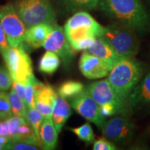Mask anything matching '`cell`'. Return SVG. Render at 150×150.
I'll list each match as a JSON object with an SVG mask.
<instances>
[{
	"label": "cell",
	"instance_id": "cell-1",
	"mask_svg": "<svg viewBox=\"0 0 150 150\" xmlns=\"http://www.w3.org/2000/svg\"><path fill=\"white\" fill-rule=\"evenodd\" d=\"M99 5L106 16L134 31L150 28V16L141 0H100Z\"/></svg>",
	"mask_w": 150,
	"mask_h": 150
},
{
	"label": "cell",
	"instance_id": "cell-2",
	"mask_svg": "<svg viewBox=\"0 0 150 150\" xmlns=\"http://www.w3.org/2000/svg\"><path fill=\"white\" fill-rule=\"evenodd\" d=\"M107 76L118 98L128 108L129 95L142 79V65L134 58H126L112 67Z\"/></svg>",
	"mask_w": 150,
	"mask_h": 150
},
{
	"label": "cell",
	"instance_id": "cell-3",
	"mask_svg": "<svg viewBox=\"0 0 150 150\" xmlns=\"http://www.w3.org/2000/svg\"><path fill=\"white\" fill-rule=\"evenodd\" d=\"M14 8L27 29L39 24L56 23V14L50 0H17Z\"/></svg>",
	"mask_w": 150,
	"mask_h": 150
},
{
	"label": "cell",
	"instance_id": "cell-4",
	"mask_svg": "<svg viewBox=\"0 0 150 150\" xmlns=\"http://www.w3.org/2000/svg\"><path fill=\"white\" fill-rule=\"evenodd\" d=\"M104 31V27L84 11L71 17L64 27L65 37L70 45L86 38L102 36Z\"/></svg>",
	"mask_w": 150,
	"mask_h": 150
},
{
	"label": "cell",
	"instance_id": "cell-5",
	"mask_svg": "<svg viewBox=\"0 0 150 150\" xmlns=\"http://www.w3.org/2000/svg\"><path fill=\"white\" fill-rule=\"evenodd\" d=\"M84 91L97 103L105 117L125 113L127 110L118 98L107 79L93 82Z\"/></svg>",
	"mask_w": 150,
	"mask_h": 150
},
{
	"label": "cell",
	"instance_id": "cell-6",
	"mask_svg": "<svg viewBox=\"0 0 150 150\" xmlns=\"http://www.w3.org/2000/svg\"><path fill=\"white\" fill-rule=\"evenodd\" d=\"M134 30L122 24H110L104 27L102 37L122 55L134 58L139 50V42Z\"/></svg>",
	"mask_w": 150,
	"mask_h": 150
},
{
	"label": "cell",
	"instance_id": "cell-7",
	"mask_svg": "<svg viewBox=\"0 0 150 150\" xmlns=\"http://www.w3.org/2000/svg\"><path fill=\"white\" fill-rule=\"evenodd\" d=\"M1 55L13 81L26 83L33 73L32 62L23 44L18 47L10 46Z\"/></svg>",
	"mask_w": 150,
	"mask_h": 150
},
{
	"label": "cell",
	"instance_id": "cell-8",
	"mask_svg": "<svg viewBox=\"0 0 150 150\" xmlns=\"http://www.w3.org/2000/svg\"><path fill=\"white\" fill-rule=\"evenodd\" d=\"M0 22L9 45L18 47L24 42L27 28L17 14L13 4H8L1 7Z\"/></svg>",
	"mask_w": 150,
	"mask_h": 150
},
{
	"label": "cell",
	"instance_id": "cell-9",
	"mask_svg": "<svg viewBox=\"0 0 150 150\" xmlns=\"http://www.w3.org/2000/svg\"><path fill=\"white\" fill-rule=\"evenodd\" d=\"M70 106L88 121L102 129L106 122V117L102 114L97 103L85 91L70 99Z\"/></svg>",
	"mask_w": 150,
	"mask_h": 150
},
{
	"label": "cell",
	"instance_id": "cell-10",
	"mask_svg": "<svg viewBox=\"0 0 150 150\" xmlns=\"http://www.w3.org/2000/svg\"><path fill=\"white\" fill-rule=\"evenodd\" d=\"M102 130L104 138L112 143L122 145L129 142L132 138L134 125L125 116H117L106 121Z\"/></svg>",
	"mask_w": 150,
	"mask_h": 150
},
{
	"label": "cell",
	"instance_id": "cell-11",
	"mask_svg": "<svg viewBox=\"0 0 150 150\" xmlns=\"http://www.w3.org/2000/svg\"><path fill=\"white\" fill-rule=\"evenodd\" d=\"M42 47L47 51L53 52L60 56L65 65L70 64L74 58V52L67 40L64 29L56 23L53 24L52 30L47 37Z\"/></svg>",
	"mask_w": 150,
	"mask_h": 150
},
{
	"label": "cell",
	"instance_id": "cell-12",
	"mask_svg": "<svg viewBox=\"0 0 150 150\" xmlns=\"http://www.w3.org/2000/svg\"><path fill=\"white\" fill-rule=\"evenodd\" d=\"M79 67L84 76L89 79L106 77L112 70L104 60L86 51L81 56Z\"/></svg>",
	"mask_w": 150,
	"mask_h": 150
},
{
	"label": "cell",
	"instance_id": "cell-13",
	"mask_svg": "<svg viewBox=\"0 0 150 150\" xmlns=\"http://www.w3.org/2000/svg\"><path fill=\"white\" fill-rule=\"evenodd\" d=\"M34 88L35 107L43 118H52L58 95L52 86L45 85L37 79L35 81Z\"/></svg>",
	"mask_w": 150,
	"mask_h": 150
},
{
	"label": "cell",
	"instance_id": "cell-14",
	"mask_svg": "<svg viewBox=\"0 0 150 150\" xmlns=\"http://www.w3.org/2000/svg\"><path fill=\"white\" fill-rule=\"evenodd\" d=\"M129 108L140 110L150 108V72L140 79L129 95Z\"/></svg>",
	"mask_w": 150,
	"mask_h": 150
},
{
	"label": "cell",
	"instance_id": "cell-15",
	"mask_svg": "<svg viewBox=\"0 0 150 150\" xmlns=\"http://www.w3.org/2000/svg\"><path fill=\"white\" fill-rule=\"evenodd\" d=\"M86 52L104 60L112 68L122 60L128 58L116 51L102 36L96 38L93 45Z\"/></svg>",
	"mask_w": 150,
	"mask_h": 150
},
{
	"label": "cell",
	"instance_id": "cell-16",
	"mask_svg": "<svg viewBox=\"0 0 150 150\" xmlns=\"http://www.w3.org/2000/svg\"><path fill=\"white\" fill-rule=\"evenodd\" d=\"M53 24H39L27 29L24 42L31 49L42 47L49 33L51 32Z\"/></svg>",
	"mask_w": 150,
	"mask_h": 150
},
{
	"label": "cell",
	"instance_id": "cell-17",
	"mask_svg": "<svg viewBox=\"0 0 150 150\" xmlns=\"http://www.w3.org/2000/svg\"><path fill=\"white\" fill-rule=\"evenodd\" d=\"M58 134L52 118H43L40 128V138L43 149L52 150L56 147Z\"/></svg>",
	"mask_w": 150,
	"mask_h": 150
},
{
	"label": "cell",
	"instance_id": "cell-18",
	"mask_svg": "<svg viewBox=\"0 0 150 150\" xmlns=\"http://www.w3.org/2000/svg\"><path fill=\"white\" fill-rule=\"evenodd\" d=\"M72 111L70 105L65 99L58 95L54 105L52 120L59 134L61 131L65 123L70 117Z\"/></svg>",
	"mask_w": 150,
	"mask_h": 150
},
{
	"label": "cell",
	"instance_id": "cell-19",
	"mask_svg": "<svg viewBox=\"0 0 150 150\" xmlns=\"http://www.w3.org/2000/svg\"><path fill=\"white\" fill-rule=\"evenodd\" d=\"M60 63L59 56L57 54L47 50L39 61L38 70L45 74H52L58 69Z\"/></svg>",
	"mask_w": 150,
	"mask_h": 150
},
{
	"label": "cell",
	"instance_id": "cell-20",
	"mask_svg": "<svg viewBox=\"0 0 150 150\" xmlns=\"http://www.w3.org/2000/svg\"><path fill=\"white\" fill-rule=\"evenodd\" d=\"M4 149L38 150L43 149V147L40 138H33L20 140H9Z\"/></svg>",
	"mask_w": 150,
	"mask_h": 150
},
{
	"label": "cell",
	"instance_id": "cell-21",
	"mask_svg": "<svg viewBox=\"0 0 150 150\" xmlns=\"http://www.w3.org/2000/svg\"><path fill=\"white\" fill-rule=\"evenodd\" d=\"M84 91V86L80 82L68 81L62 83L59 88V96L64 99H72Z\"/></svg>",
	"mask_w": 150,
	"mask_h": 150
},
{
	"label": "cell",
	"instance_id": "cell-22",
	"mask_svg": "<svg viewBox=\"0 0 150 150\" xmlns=\"http://www.w3.org/2000/svg\"><path fill=\"white\" fill-rule=\"evenodd\" d=\"M8 94L13 115L23 117L27 120V108L25 103L18 96V95L16 93L13 88L11 89L10 93Z\"/></svg>",
	"mask_w": 150,
	"mask_h": 150
},
{
	"label": "cell",
	"instance_id": "cell-23",
	"mask_svg": "<svg viewBox=\"0 0 150 150\" xmlns=\"http://www.w3.org/2000/svg\"><path fill=\"white\" fill-rule=\"evenodd\" d=\"M100 0H64L71 11H89L96 8Z\"/></svg>",
	"mask_w": 150,
	"mask_h": 150
},
{
	"label": "cell",
	"instance_id": "cell-24",
	"mask_svg": "<svg viewBox=\"0 0 150 150\" xmlns=\"http://www.w3.org/2000/svg\"><path fill=\"white\" fill-rule=\"evenodd\" d=\"M43 120V116L36 107L27 109V121L32 127L36 136L40 138V125Z\"/></svg>",
	"mask_w": 150,
	"mask_h": 150
},
{
	"label": "cell",
	"instance_id": "cell-25",
	"mask_svg": "<svg viewBox=\"0 0 150 150\" xmlns=\"http://www.w3.org/2000/svg\"><path fill=\"white\" fill-rule=\"evenodd\" d=\"M70 130L74 133L79 139L87 143L91 144L95 142V135L92 127L88 122H86L77 128L70 129Z\"/></svg>",
	"mask_w": 150,
	"mask_h": 150
},
{
	"label": "cell",
	"instance_id": "cell-26",
	"mask_svg": "<svg viewBox=\"0 0 150 150\" xmlns=\"http://www.w3.org/2000/svg\"><path fill=\"white\" fill-rule=\"evenodd\" d=\"M36 78L34 74H31L25 84V105L27 109L35 107L34 83Z\"/></svg>",
	"mask_w": 150,
	"mask_h": 150
},
{
	"label": "cell",
	"instance_id": "cell-27",
	"mask_svg": "<svg viewBox=\"0 0 150 150\" xmlns=\"http://www.w3.org/2000/svg\"><path fill=\"white\" fill-rule=\"evenodd\" d=\"M13 116L9 94L6 92H0V121L6 120Z\"/></svg>",
	"mask_w": 150,
	"mask_h": 150
},
{
	"label": "cell",
	"instance_id": "cell-28",
	"mask_svg": "<svg viewBox=\"0 0 150 150\" xmlns=\"http://www.w3.org/2000/svg\"><path fill=\"white\" fill-rule=\"evenodd\" d=\"M13 79L6 67L0 65V92H6L11 88Z\"/></svg>",
	"mask_w": 150,
	"mask_h": 150
},
{
	"label": "cell",
	"instance_id": "cell-29",
	"mask_svg": "<svg viewBox=\"0 0 150 150\" xmlns=\"http://www.w3.org/2000/svg\"><path fill=\"white\" fill-rule=\"evenodd\" d=\"M94 150H115L117 149L116 146L112 142L105 138H99L95 140L93 145Z\"/></svg>",
	"mask_w": 150,
	"mask_h": 150
},
{
	"label": "cell",
	"instance_id": "cell-30",
	"mask_svg": "<svg viewBox=\"0 0 150 150\" xmlns=\"http://www.w3.org/2000/svg\"><path fill=\"white\" fill-rule=\"evenodd\" d=\"M95 38H96L94 37H88L86 38H84L83 40H81L78 42L74 43L71 46L73 50H76V51H80V50H86L87 49L91 47L93 45V44L95 42Z\"/></svg>",
	"mask_w": 150,
	"mask_h": 150
},
{
	"label": "cell",
	"instance_id": "cell-31",
	"mask_svg": "<svg viewBox=\"0 0 150 150\" xmlns=\"http://www.w3.org/2000/svg\"><path fill=\"white\" fill-rule=\"evenodd\" d=\"M25 84L13 81L12 88L22 100L25 101ZM25 103V102H24Z\"/></svg>",
	"mask_w": 150,
	"mask_h": 150
},
{
	"label": "cell",
	"instance_id": "cell-32",
	"mask_svg": "<svg viewBox=\"0 0 150 150\" xmlns=\"http://www.w3.org/2000/svg\"><path fill=\"white\" fill-rule=\"evenodd\" d=\"M10 45L7 41L6 33L4 31V29L0 22V53H2L8 49Z\"/></svg>",
	"mask_w": 150,
	"mask_h": 150
},
{
	"label": "cell",
	"instance_id": "cell-33",
	"mask_svg": "<svg viewBox=\"0 0 150 150\" xmlns=\"http://www.w3.org/2000/svg\"><path fill=\"white\" fill-rule=\"evenodd\" d=\"M2 121H0V136H2Z\"/></svg>",
	"mask_w": 150,
	"mask_h": 150
},
{
	"label": "cell",
	"instance_id": "cell-34",
	"mask_svg": "<svg viewBox=\"0 0 150 150\" xmlns=\"http://www.w3.org/2000/svg\"><path fill=\"white\" fill-rule=\"evenodd\" d=\"M4 148H5V145H4L0 143V150L4 149Z\"/></svg>",
	"mask_w": 150,
	"mask_h": 150
},
{
	"label": "cell",
	"instance_id": "cell-35",
	"mask_svg": "<svg viewBox=\"0 0 150 150\" xmlns=\"http://www.w3.org/2000/svg\"><path fill=\"white\" fill-rule=\"evenodd\" d=\"M0 8H1V6H0Z\"/></svg>",
	"mask_w": 150,
	"mask_h": 150
}]
</instances>
